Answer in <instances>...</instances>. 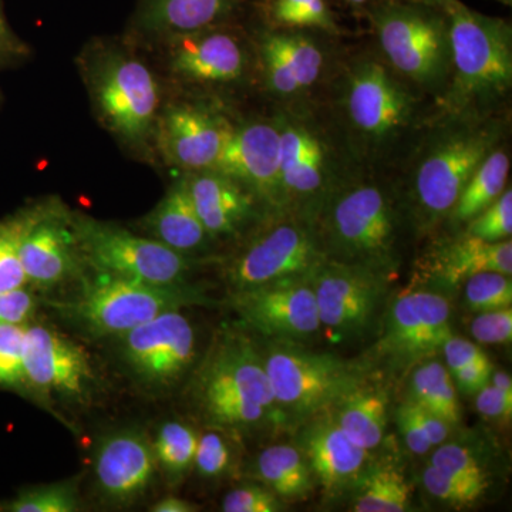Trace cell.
<instances>
[{
  "label": "cell",
  "instance_id": "cell-1",
  "mask_svg": "<svg viewBox=\"0 0 512 512\" xmlns=\"http://www.w3.org/2000/svg\"><path fill=\"white\" fill-rule=\"evenodd\" d=\"M448 15L453 84L448 106L458 114L504 100L512 84V33L503 19L481 15L453 0Z\"/></svg>",
  "mask_w": 512,
  "mask_h": 512
},
{
  "label": "cell",
  "instance_id": "cell-2",
  "mask_svg": "<svg viewBox=\"0 0 512 512\" xmlns=\"http://www.w3.org/2000/svg\"><path fill=\"white\" fill-rule=\"evenodd\" d=\"M204 301L184 284L158 285L119 276L100 275L73 301L57 303L67 318L93 336H123L165 312Z\"/></svg>",
  "mask_w": 512,
  "mask_h": 512
},
{
  "label": "cell",
  "instance_id": "cell-3",
  "mask_svg": "<svg viewBox=\"0 0 512 512\" xmlns=\"http://www.w3.org/2000/svg\"><path fill=\"white\" fill-rule=\"evenodd\" d=\"M198 396L215 423L251 426L275 406L274 392L259 359L247 340L229 338L205 363Z\"/></svg>",
  "mask_w": 512,
  "mask_h": 512
},
{
  "label": "cell",
  "instance_id": "cell-4",
  "mask_svg": "<svg viewBox=\"0 0 512 512\" xmlns=\"http://www.w3.org/2000/svg\"><path fill=\"white\" fill-rule=\"evenodd\" d=\"M70 222L80 256L100 275L158 285L184 284L190 262L156 239L83 215L70 217Z\"/></svg>",
  "mask_w": 512,
  "mask_h": 512
},
{
  "label": "cell",
  "instance_id": "cell-5",
  "mask_svg": "<svg viewBox=\"0 0 512 512\" xmlns=\"http://www.w3.org/2000/svg\"><path fill=\"white\" fill-rule=\"evenodd\" d=\"M96 109L109 130L131 146H140L153 130L160 89L153 72L126 53H103L90 72Z\"/></svg>",
  "mask_w": 512,
  "mask_h": 512
},
{
  "label": "cell",
  "instance_id": "cell-6",
  "mask_svg": "<svg viewBox=\"0 0 512 512\" xmlns=\"http://www.w3.org/2000/svg\"><path fill=\"white\" fill-rule=\"evenodd\" d=\"M498 138L494 124H468L431 141L413 177L414 197L427 218L437 220L453 210L471 175L495 150Z\"/></svg>",
  "mask_w": 512,
  "mask_h": 512
},
{
  "label": "cell",
  "instance_id": "cell-7",
  "mask_svg": "<svg viewBox=\"0 0 512 512\" xmlns=\"http://www.w3.org/2000/svg\"><path fill=\"white\" fill-rule=\"evenodd\" d=\"M376 33L389 62L421 86L443 83L451 67L446 20L427 9L387 6L376 13Z\"/></svg>",
  "mask_w": 512,
  "mask_h": 512
},
{
  "label": "cell",
  "instance_id": "cell-8",
  "mask_svg": "<svg viewBox=\"0 0 512 512\" xmlns=\"http://www.w3.org/2000/svg\"><path fill=\"white\" fill-rule=\"evenodd\" d=\"M329 234L343 264L379 268L392 258L396 242L389 198L373 184L343 190L330 207Z\"/></svg>",
  "mask_w": 512,
  "mask_h": 512
},
{
  "label": "cell",
  "instance_id": "cell-9",
  "mask_svg": "<svg viewBox=\"0 0 512 512\" xmlns=\"http://www.w3.org/2000/svg\"><path fill=\"white\" fill-rule=\"evenodd\" d=\"M320 328L335 340L359 336L375 316L382 279L366 266L320 264L312 274Z\"/></svg>",
  "mask_w": 512,
  "mask_h": 512
},
{
  "label": "cell",
  "instance_id": "cell-10",
  "mask_svg": "<svg viewBox=\"0 0 512 512\" xmlns=\"http://www.w3.org/2000/svg\"><path fill=\"white\" fill-rule=\"evenodd\" d=\"M264 366L275 403L291 412H316L352 387L349 370L328 355L276 349L266 357Z\"/></svg>",
  "mask_w": 512,
  "mask_h": 512
},
{
  "label": "cell",
  "instance_id": "cell-11",
  "mask_svg": "<svg viewBox=\"0 0 512 512\" xmlns=\"http://www.w3.org/2000/svg\"><path fill=\"white\" fill-rule=\"evenodd\" d=\"M121 338L128 367L150 387L170 386L194 359V329L181 311L165 312Z\"/></svg>",
  "mask_w": 512,
  "mask_h": 512
},
{
  "label": "cell",
  "instance_id": "cell-12",
  "mask_svg": "<svg viewBox=\"0 0 512 512\" xmlns=\"http://www.w3.org/2000/svg\"><path fill=\"white\" fill-rule=\"evenodd\" d=\"M312 234L296 224H279L255 239L235 259L229 276L238 291L291 278H306L322 264Z\"/></svg>",
  "mask_w": 512,
  "mask_h": 512
},
{
  "label": "cell",
  "instance_id": "cell-13",
  "mask_svg": "<svg viewBox=\"0 0 512 512\" xmlns=\"http://www.w3.org/2000/svg\"><path fill=\"white\" fill-rule=\"evenodd\" d=\"M25 386L70 402L92 393L93 367L79 345L43 325L26 326Z\"/></svg>",
  "mask_w": 512,
  "mask_h": 512
},
{
  "label": "cell",
  "instance_id": "cell-14",
  "mask_svg": "<svg viewBox=\"0 0 512 512\" xmlns=\"http://www.w3.org/2000/svg\"><path fill=\"white\" fill-rule=\"evenodd\" d=\"M346 107L350 123L360 136L383 143L409 126L414 100L386 67L365 62L350 77Z\"/></svg>",
  "mask_w": 512,
  "mask_h": 512
},
{
  "label": "cell",
  "instance_id": "cell-15",
  "mask_svg": "<svg viewBox=\"0 0 512 512\" xmlns=\"http://www.w3.org/2000/svg\"><path fill=\"white\" fill-rule=\"evenodd\" d=\"M302 278L242 289L234 306L248 325L266 336L305 338L320 329L318 306L311 285Z\"/></svg>",
  "mask_w": 512,
  "mask_h": 512
},
{
  "label": "cell",
  "instance_id": "cell-16",
  "mask_svg": "<svg viewBox=\"0 0 512 512\" xmlns=\"http://www.w3.org/2000/svg\"><path fill=\"white\" fill-rule=\"evenodd\" d=\"M212 170L227 175L251 194L279 204L284 200V194L278 126L252 123L234 128L220 160Z\"/></svg>",
  "mask_w": 512,
  "mask_h": 512
},
{
  "label": "cell",
  "instance_id": "cell-17",
  "mask_svg": "<svg viewBox=\"0 0 512 512\" xmlns=\"http://www.w3.org/2000/svg\"><path fill=\"white\" fill-rule=\"evenodd\" d=\"M232 131L222 117L190 104H178L161 117L158 144L168 163L191 171L212 170Z\"/></svg>",
  "mask_w": 512,
  "mask_h": 512
},
{
  "label": "cell",
  "instance_id": "cell-18",
  "mask_svg": "<svg viewBox=\"0 0 512 512\" xmlns=\"http://www.w3.org/2000/svg\"><path fill=\"white\" fill-rule=\"evenodd\" d=\"M450 318V305L439 293L403 295L390 311L387 349L403 360L433 355L453 336Z\"/></svg>",
  "mask_w": 512,
  "mask_h": 512
},
{
  "label": "cell",
  "instance_id": "cell-19",
  "mask_svg": "<svg viewBox=\"0 0 512 512\" xmlns=\"http://www.w3.org/2000/svg\"><path fill=\"white\" fill-rule=\"evenodd\" d=\"M82 259L70 218L36 210L20 241V261L28 284L50 288L62 284L77 271Z\"/></svg>",
  "mask_w": 512,
  "mask_h": 512
},
{
  "label": "cell",
  "instance_id": "cell-20",
  "mask_svg": "<svg viewBox=\"0 0 512 512\" xmlns=\"http://www.w3.org/2000/svg\"><path fill=\"white\" fill-rule=\"evenodd\" d=\"M156 470L151 441L140 431H117L103 440L97 450V485L113 503H130L141 497L150 487Z\"/></svg>",
  "mask_w": 512,
  "mask_h": 512
},
{
  "label": "cell",
  "instance_id": "cell-21",
  "mask_svg": "<svg viewBox=\"0 0 512 512\" xmlns=\"http://www.w3.org/2000/svg\"><path fill=\"white\" fill-rule=\"evenodd\" d=\"M173 73L202 83L234 82L244 73L241 46L227 33H184L170 50Z\"/></svg>",
  "mask_w": 512,
  "mask_h": 512
},
{
  "label": "cell",
  "instance_id": "cell-22",
  "mask_svg": "<svg viewBox=\"0 0 512 512\" xmlns=\"http://www.w3.org/2000/svg\"><path fill=\"white\" fill-rule=\"evenodd\" d=\"M184 181L210 237L235 234L254 212V194L218 171H198Z\"/></svg>",
  "mask_w": 512,
  "mask_h": 512
},
{
  "label": "cell",
  "instance_id": "cell-23",
  "mask_svg": "<svg viewBox=\"0 0 512 512\" xmlns=\"http://www.w3.org/2000/svg\"><path fill=\"white\" fill-rule=\"evenodd\" d=\"M266 82L276 94L292 96L319 79L323 55L311 39L292 33H274L261 45Z\"/></svg>",
  "mask_w": 512,
  "mask_h": 512
},
{
  "label": "cell",
  "instance_id": "cell-24",
  "mask_svg": "<svg viewBox=\"0 0 512 512\" xmlns=\"http://www.w3.org/2000/svg\"><path fill=\"white\" fill-rule=\"evenodd\" d=\"M281 137V187L288 197L309 198L328 177L325 147L308 128L292 121L278 124Z\"/></svg>",
  "mask_w": 512,
  "mask_h": 512
},
{
  "label": "cell",
  "instance_id": "cell-25",
  "mask_svg": "<svg viewBox=\"0 0 512 512\" xmlns=\"http://www.w3.org/2000/svg\"><path fill=\"white\" fill-rule=\"evenodd\" d=\"M144 227L151 238L183 255L204 247L210 238L195 211L185 181L175 184L165 194L157 207L144 218Z\"/></svg>",
  "mask_w": 512,
  "mask_h": 512
},
{
  "label": "cell",
  "instance_id": "cell-26",
  "mask_svg": "<svg viewBox=\"0 0 512 512\" xmlns=\"http://www.w3.org/2000/svg\"><path fill=\"white\" fill-rule=\"evenodd\" d=\"M306 461L326 488H335L365 466L367 450L349 439L335 421L320 423L306 436Z\"/></svg>",
  "mask_w": 512,
  "mask_h": 512
},
{
  "label": "cell",
  "instance_id": "cell-27",
  "mask_svg": "<svg viewBox=\"0 0 512 512\" xmlns=\"http://www.w3.org/2000/svg\"><path fill=\"white\" fill-rule=\"evenodd\" d=\"M335 423L357 446H379L387 426V397L377 387H350L339 397Z\"/></svg>",
  "mask_w": 512,
  "mask_h": 512
},
{
  "label": "cell",
  "instance_id": "cell-28",
  "mask_svg": "<svg viewBox=\"0 0 512 512\" xmlns=\"http://www.w3.org/2000/svg\"><path fill=\"white\" fill-rule=\"evenodd\" d=\"M481 272L512 274V242H488L466 235L454 242L441 255V274L450 284L466 281Z\"/></svg>",
  "mask_w": 512,
  "mask_h": 512
},
{
  "label": "cell",
  "instance_id": "cell-29",
  "mask_svg": "<svg viewBox=\"0 0 512 512\" xmlns=\"http://www.w3.org/2000/svg\"><path fill=\"white\" fill-rule=\"evenodd\" d=\"M229 0H147L143 26L158 33L200 32L227 12Z\"/></svg>",
  "mask_w": 512,
  "mask_h": 512
},
{
  "label": "cell",
  "instance_id": "cell-30",
  "mask_svg": "<svg viewBox=\"0 0 512 512\" xmlns=\"http://www.w3.org/2000/svg\"><path fill=\"white\" fill-rule=\"evenodd\" d=\"M510 174V157L504 150H494L488 154L480 167L474 171L460 197L454 204L451 214L457 222H470L505 191Z\"/></svg>",
  "mask_w": 512,
  "mask_h": 512
},
{
  "label": "cell",
  "instance_id": "cell-31",
  "mask_svg": "<svg viewBox=\"0 0 512 512\" xmlns=\"http://www.w3.org/2000/svg\"><path fill=\"white\" fill-rule=\"evenodd\" d=\"M258 476L282 498H302L311 491V467L295 447L278 444L258 458Z\"/></svg>",
  "mask_w": 512,
  "mask_h": 512
},
{
  "label": "cell",
  "instance_id": "cell-32",
  "mask_svg": "<svg viewBox=\"0 0 512 512\" xmlns=\"http://www.w3.org/2000/svg\"><path fill=\"white\" fill-rule=\"evenodd\" d=\"M412 402L436 414L448 424L460 420L456 386L446 367L439 362L424 363L412 377Z\"/></svg>",
  "mask_w": 512,
  "mask_h": 512
},
{
  "label": "cell",
  "instance_id": "cell-33",
  "mask_svg": "<svg viewBox=\"0 0 512 512\" xmlns=\"http://www.w3.org/2000/svg\"><path fill=\"white\" fill-rule=\"evenodd\" d=\"M412 488L394 468H379L366 478L357 497L356 512H403L409 510Z\"/></svg>",
  "mask_w": 512,
  "mask_h": 512
},
{
  "label": "cell",
  "instance_id": "cell-34",
  "mask_svg": "<svg viewBox=\"0 0 512 512\" xmlns=\"http://www.w3.org/2000/svg\"><path fill=\"white\" fill-rule=\"evenodd\" d=\"M197 444L198 436L191 427L180 421H167L151 443L157 467L163 468L168 476H181L194 466Z\"/></svg>",
  "mask_w": 512,
  "mask_h": 512
},
{
  "label": "cell",
  "instance_id": "cell-35",
  "mask_svg": "<svg viewBox=\"0 0 512 512\" xmlns=\"http://www.w3.org/2000/svg\"><path fill=\"white\" fill-rule=\"evenodd\" d=\"M30 212L0 222V292L26 288L28 278L20 261V241L28 227Z\"/></svg>",
  "mask_w": 512,
  "mask_h": 512
},
{
  "label": "cell",
  "instance_id": "cell-36",
  "mask_svg": "<svg viewBox=\"0 0 512 512\" xmlns=\"http://www.w3.org/2000/svg\"><path fill=\"white\" fill-rule=\"evenodd\" d=\"M79 508V491L73 481L30 488L8 505L15 512H73Z\"/></svg>",
  "mask_w": 512,
  "mask_h": 512
},
{
  "label": "cell",
  "instance_id": "cell-37",
  "mask_svg": "<svg viewBox=\"0 0 512 512\" xmlns=\"http://www.w3.org/2000/svg\"><path fill=\"white\" fill-rule=\"evenodd\" d=\"M466 301L476 312L495 311L511 306V276L500 272H481L466 279Z\"/></svg>",
  "mask_w": 512,
  "mask_h": 512
},
{
  "label": "cell",
  "instance_id": "cell-38",
  "mask_svg": "<svg viewBox=\"0 0 512 512\" xmlns=\"http://www.w3.org/2000/svg\"><path fill=\"white\" fill-rule=\"evenodd\" d=\"M26 326L0 325V386H25Z\"/></svg>",
  "mask_w": 512,
  "mask_h": 512
},
{
  "label": "cell",
  "instance_id": "cell-39",
  "mask_svg": "<svg viewBox=\"0 0 512 512\" xmlns=\"http://www.w3.org/2000/svg\"><path fill=\"white\" fill-rule=\"evenodd\" d=\"M423 484L433 497L444 503L454 505H471L480 500L487 490V484L471 483L461 478L450 476L434 466L424 468Z\"/></svg>",
  "mask_w": 512,
  "mask_h": 512
},
{
  "label": "cell",
  "instance_id": "cell-40",
  "mask_svg": "<svg viewBox=\"0 0 512 512\" xmlns=\"http://www.w3.org/2000/svg\"><path fill=\"white\" fill-rule=\"evenodd\" d=\"M512 191L505 188L503 194L468 224L467 235L484 241L498 242L511 238Z\"/></svg>",
  "mask_w": 512,
  "mask_h": 512
},
{
  "label": "cell",
  "instance_id": "cell-41",
  "mask_svg": "<svg viewBox=\"0 0 512 512\" xmlns=\"http://www.w3.org/2000/svg\"><path fill=\"white\" fill-rule=\"evenodd\" d=\"M431 466L461 480L488 485L487 474L477 458L468 448L458 444H440L439 450L431 457Z\"/></svg>",
  "mask_w": 512,
  "mask_h": 512
},
{
  "label": "cell",
  "instance_id": "cell-42",
  "mask_svg": "<svg viewBox=\"0 0 512 512\" xmlns=\"http://www.w3.org/2000/svg\"><path fill=\"white\" fill-rule=\"evenodd\" d=\"M231 463V450L221 434H202L198 437L195 451L194 466L204 477H218L224 474Z\"/></svg>",
  "mask_w": 512,
  "mask_h": 512
},
{
  "label": "cell",
  "instance_id": "cell-43",
  "mask_svg": "<svg viewBox=\"0 0 512 512\" xmlns=\"http://www.w3.org/2000/svg\"><path fill=\"white\" fill-rule=\"evenodd\" d=\"M225 512H276L282 510L281 501L272 491L256 485L229 491L222 501Z\"/></svg>",
  "mask_w": 512,
  "mask_h": 512
},
{
  "label": "cell",
  "instance_id": "cell-44",
  "mask_svg": "<svg viewBox=\"0 0 512 512\" xmlns=\"http://www.w3.org/2000/svg\"><path fill=\"white\" fill-rule=\"evenodd\" d=\"M470 330L473 338L485 345L511 342V306L495 309V311L480 312V315L471 322Z\"/></svg>",
  "mask_w": 512,
  "mask_h": 512
},
{
  "label": "cell",
  "instance_id": "cell-45",
  "mask_svg": "<svg viewBox=\"0 0 512 512\" xmlns=\"http://www.w3.org/2000/svg\"><path fill=\"white\" fill-rule=\"evenodd\" d=\"M35 299L26 288L0 292V325H28Z\"/></svg>",
  "mask_w": 512,
  "mask_h": 512
},
{
  "label": "cell",
  "instance_id": "cell-46",
  "mask_svg": "<svg viewBox=\"0 0 512 512\" xmlns=\"http://www.w3.org/2000/svg\"><path fill=\"white\" fill-rule=\"evenodd\" d=\"M397 424H399L400 433H402L403 439L412 453L426 454L433 448L429 439H427L426 431L421 426L412 400L404 403L397 410Z\"/></svg>",
  "mask_w": 512,
  "mask_h": 512
},
{
  "label": "cell",
  "instance_id": "cell-47",
  "mask_svg": "<svg viewBox=\"0 0 512 512\" xmlns=\"http://www.w3.org/2000/svg\"><path fill=\"white\" fill-rule=\"evenodd\" d=\"M279 22L288 26H315V28L320 29L335 28L325 0H309L301 8L288 13Z\"/></svg>",
  "mask_w": 512,
  "mask_h": 512
},
{
  "label": "cell",
  "instance_id": "cell-48",
  "mask_svg": "<svg viewBox=\"0 0 512 512\" xmlns=\"http://www.w3.org/2000/svg\"><path fill=\"white\" fill-rule=\"evenodd\" d=\"M446 357V362L450 372L453 370L460 369V367L474 365V363L490 362L488 356L485 355L483 350L474 345L473 342L466 339L454 338L451 336L450 339L444 343L441 348Z\"/></svg>",
  "mask_w": 512,
  "mask_h": 512
},
{
  "label": "cell",
  "instance_id": "cell-49",
  "mask_svg": "<svg viewBox=\"0 0 512 512\" xmlns=\"http://www.w3.org/2000/svg\"><path fill=\"white\" fill-rule=\"evenodd\" d=\"M477 410L488 419L507 420L512 414V393H505L493 384H485L477 392Z\"/></svg>",
  "mask_w": 512,
  "mask_h": 512
},
{
  "label": "cell",
  "instance_id": "cell-50",
  "mask_svg": "<svg viewBox=\"0 0 512 512\" xmlns=\"http://www.w3.org/2000/svg\"><path fill=\"white\" fill-rule=\"evenodd\" d=\"M493 370L491 362H484L460 367V369L453 370L451 373H453L461 392L476 394L483 389L485 384L490 383Z\"/></svg>",
  "mask_w": 512,
  "mask_h": 512
},
{
  "label": "cell",
  "instance_id": "cell-51",
  "mask_svg": "<svg viewBox=\"0 0 512 512\" xmlns=\"http://www.w3.org/2000/svg\"><path fill=\"white\" fill-rule=\"evenodd\" d=\"M28 53V47L9 28L2 9H0V67L22 59Z\"/></svg>",
  "mask_w": 512,
  "mask_h": 512
},
{
  "label": "cell",
  "instance_id": "cell-52",
  "mask_svg": "<svg viewBox=\"0 0 512 512\" xmlns=\"http://www.w3.org/2000/svg\"><path fill=\"white\" fill-rule=\"evenodd\" d=\"M414 407H416L417 416H419L421 426L426 431L427 439H429L431 446L443 444L447 439L450 424L446 420L441 419V417L436 416V414L429 412V410L417 406L416 403H414Z\"/></svg>",
  "mask_w": 512,
  "mask_h": 512
},
{
  "label": "cell",
  "instance_id": "cell-53",
  "mask_svg": "<svg viewBox=\"0 0 512 512\" xmlns=\"http://www.w3.org/2000/svg\"><path fill=\"white\" fill-rule=\"evenodd\" d=\"M197 510L194 504L177 497H167L153 505V512H191Z\"/></svg>",
  "mask_w": 512,
  "mask_h": 512
},
{
  "label": "cell",
  "instance_id": "cell-54",
  "mask_svg": "<svg viewBox=\"0 0 512 512\" xmlns=\"http://www.w3.org/2000/svg\"><path fill=\"white\" fill-rule=\"evenodd\" d=\"M490 383L505 393H512L511 377L504 372L491 373Z\"/></svg>",
  "mask_w": 512,
  "mask_h": 512
},
{
  "label": "cell",
  "instance_id": "cell-55",
  "mask_svg": "<svg viewBox=\"0 0 512 512\" xmlns=\"http://www.w3.org/2000/svg\"><path fill=\"white\" fill-rule=\"evenodd\" d=\"M416 2L423 3L427 6H436V8L446 9L453 0H416Z\"/></svg>",
  "mask_w": 512,
  "mask_h": 512
},
{
  "label": "cell",
  "instance_id": "cell-56",
  "mask_svg": "<svg viewBox=\"0 0 512 512\" xmlns=\"http://www.w3.org/2000/svg\"><path fill=\"white\" fill-rule=\"evenodd\" d=\"M349 2H352V3H363V2H366V0H349Z\"/></svg>",
  "mask_w": 512,
  "mask_h": 512
}]
</instances>
